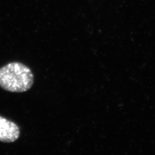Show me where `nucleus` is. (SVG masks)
<instances>
[{
	"label": "nucleus",
	"mask_w": 155,
	"mask_h": 155,
	"mask_svg": "<svg viewBox=\"0 0 155 155\" xmlns=\"http://www.w3.org/2000/svg\"><path fill=\"white\" fill-rule=\"evenodd\" d=\"M31 69L19 62H12L0 68V87L13 93H23L33 83Z\"/></svg>",
	"instance_id": "obj_1"
},
{
	"label": "nucleus",
	"mask_w": 155,
	"mask_h": 155,
	"mask_svg": "<svg viewBox=\"0 0 155 155\" xmlns=\"http://www.w3.org/2000/svg\"><path fill=\"white\" fill-rule=\"evenodd\" d=\"M20 130L15 122L0 116V141L13 143L19 138Z\"/></svg>",
	"instance_id": "obj_2"
}]
</instances>
